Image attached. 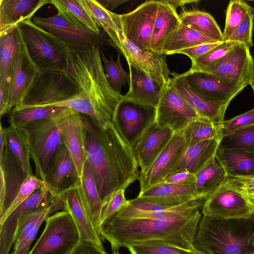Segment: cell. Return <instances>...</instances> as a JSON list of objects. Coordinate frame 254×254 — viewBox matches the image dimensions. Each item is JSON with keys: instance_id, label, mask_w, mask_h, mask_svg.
Here are the masks:
<instances>
[{"instance_id": "obj_15", "label": "cell", "mask_w": 254, "mask_h": 254, "mask_svg": "<svg viewBox=\"0 0 254 254\" xmlns=\"http://www.w3.org/2000/svg\"><path fill=\"white\" fill-rule=\"evenodd\" d=\"M17 48L15 54L9 100L10 111L19 106L40 72L31 59L26 44L17 27Z\"/></svg>"}, {"instance_id": "obj_50", "label": "cell", "mask_w": 254, "mask_h": 254, "mask_svg": "<svg viewBox=\"0 0 254 254\" xmlns=\"http://www.w3.org/2000/svg\"><path fill=\"white\" fill-rule=\"evenodd\" d=\"M133 254H204L184 251L161 244L147 242L131 246L127 248Z\"/></svg>"}, {"instance_id": "obj_22", "label": "cell", "mask_w": 254, "mask_h": 254, "mask_svg": "<svg viewBox=\"0 0 254 254\" xmlns=\"http://www.w3.org/2000/svg\"><path fill=\"white\" fill-rule=\"evenodd\" d=\"M64 210L72 216L79 233L80 241L93 243L104 248L102 239L97 231L85 204L79 181L60 195Z\"/></svg>"}, {"instance_id": "obj_9", "label": "cell", "mask_w": 254, "mask_h": 254, "mask_svg": "<svg viewBox=\"0 0 254 254\" xmlns=\"http://www.w3.org/2000/svg\"><path fill=\"white\" fill-rule=\"evenodd\" d=\"M107 35L108 43L124 56L128 66L141 71L162 87L169 81L171 73L165 55L141 50L125 36L122 30Z\"/></svg>"}, {"instance_id": "obj_33", "label": "cell", "mask_w": 254, "mask_h": 254, "mask_svg": "<svg viewBox=\"0 0 254 254\" xmlns=\"http://www.w3.org/2000/svg\"><path fill=\"white\" fill-rule=\"evenodd\" d=\"M227 173L215 155L195 174L194 186L201 200H205L224 183Z\"/></svg>"}, {"instance_id": "obj_54", "label": "cell", "mask_w": 254, "mask_h": 254, "mask_svg": "<svg viewBox=\"0 0 254 254\" xmlns=\"http://www.w3.org/2000/svg\"><path fill=\"white\" fill-rule=\"evenodd\" d=\"M223 41H218L200 44L190 48L181 50L179 51L177 54H184L189 57L191 60L206 54L210 51L216 48Z\"/></svg>"}, {"instance_id": "obj_11", "label": "cell", "mask_w": 254, "mask_h": 254, "mask_svg": "<svg viewBox=\"0 0 254 254\" xmlns=\"http://www.w3.org/2000/svg\"><path fill=\"white\" fill-rule=\"evenodd\" d=\"M155 119L156 108L124 99L116 112L113 125L131 147Z\"/></svg>"}, {"instance_id": "obj_19", "label": "cell", "mask_w": 254, "mask_h": 254, "mask_svg": "<svg viewBox=\"0 0 254 254\" xmlns=\"http://www.w3.org/2000/svg\"><path fill=\"white\" fill-rule=\"evenodd\" d=\"M187 145L183 136L174 134L169 143L151 165L140 172L138 179L140 191L160 183L169 174Z\"/></svg>"}, {"instance_id": "obj_25", "label": "cell", "mask_w": 254, "mask_h": 254, "mask_svg": "<svg viewBox=\"0 0 254 254\" xmlns=\"http://www.w3.org/2000/svg\"><path fill=\"white\" fill-rule=\"evenodd\" d=\"M137 197L165 206H174L199 199L194 184L160 183L139 192Z\"/></svg>"}, {"instance_id": "obj_42", "label": "cell", "mask_w": 254, "mask_h": 254, "mask_svg": "<svg viewBox=\"0 0 254 254\" xmlns=\"http://www.w3.org/2000/svg\"><path fill=\"white\" fill-rule=\"evenodd\" d=\"M187 144L196 143L209 139L220 141L222 139L217 125L211 121L199 117L190 122L180 133Z\"/></svg>"}, {"instance_id": "obj_8", "label": "cell", "mask_w": 254, "mask_h": 254, "mask_svg": "<svg viewBox=\"0 0 254 254\" xmlns=\"http://www.w3.org/2000/svg\"><path fill=\"white\" fill-rule=\"evenodd\" d=\"M45 222L41 236L28 254H70L80 241L70 213L65 210L56 212Z\"/></svg>"}, {"instance_id": "obj_55", "label": "cell", "mask_w": 254, "mask_h": 254, "mask_svg": "<svg viewBox=\"0 0 254 254\" xmlns=\"http://www.w3.org/2000/svg\"><path fill=\"white\" fill-rule=\"evenodd\" d=\"M51 213H47L44 215L39 221L38 223L26 237L20 246L16 250H13L11 254H27L29 253L31 245L34 241L38 231L43 222L46 219L51 215Z\"/></svg>"}, {"instance_id": "obj_60", "label": "cell", "mask_w": 254, "mask_h": 254, "mask_svg": "<svg viewBox=\"0 0 254 254\" xmlns=\"http://www.w3.org/2000/svg\"><path fill=\"white\" fill-rule=\"evenodd\" d=\"M251 86L252 87L253 92H254V68L253 81V83L251 85Z\"/></svg>"}, {"instance_id": "obj_37", "label": "cell", "mask_w": 254, "mask_h": 254, "mask_svg": "<svg viewBox=\"0 0 254 254\" xmlns=\"http://www.w3.org/2000/svg\"><path fill=\"white\" fill-rule=\"evenodd\" d=\"M79 184L89 214L99 233V216L102 199L100 196L93 173L86 160L82 174L79 178Z\"/></svg>"}, {"instance_id": "obj_51", "label": "cell", "mask_w": 254, "mask_h": 254, "mask_svg": "<svg viewBox=\"0 0 254 254\" xmlns=\"http://www.w3.org/2000/svg\"><path fill=\"white\" fill-rule=\"evenodd\" d=\"M254 10L248 12L228 40L243 44L251 49L253 46Z\"/></svg>"}, {"instance_id": "obj_18", "label": "cell", "mask_w": 254, "mask_h": 254, "mask_svg": "<svg viewBox=\"0 0 254 254\" xmlns=\"http://www.w3.org/2000/svg\"><path fill=\"white\" fill-rule=\"evenodd\" d=\"M182 74L195 91L213 101L227 106L248 85L213 74L187 72Z\"/></svg>"}, {"instance_id": "obj_27", "label": "cell", "mask_w": 254, "mask_h": 254, "mask_svg": "<svg viewBox=\"0 0 254 254\" xmlns=\"http://www.w3.org/2000/svg\"><path fill=\"white\" fill-rule=\"evenodd\" d=\"M203 202V200H194L177 206H165L151 203L136 197L129 200L128 205L113 217L121 220L158 218L199 208L202 206Z\"/></svg>"}, {"instance_id": "obj_38", "label": "cell", "mask_w": 254, "mask_h": 254, "mask_svg": "<svg viewBox=\"0 0 254 254\" xmlns=\"http://www.w3.org/2000/svg\"><path fill=\"white\" fill-rule=\"evenodd\" d=\"M74 111L63 107H33L24 109H12L7 114L10 125L21 128L29 124L55 118Z\"/></svg>"}, {"instance_id": "obj_56", "label": "cell", "mask_w": 254, "mask_h": 254, "mask_svg": "<svg viewBox=\"0 0 254 254\" xmlns=\"http://www.w3.org/2000/svg\"><path fill=\"white\" fill-rule=\"evenodd\" d=\"M70 254H108L104 248L86 241H80Z\"/></svg>"}, {"instance_id": "obj_61", "label": "cell", "mask_w": 254, "mask_h": 254, "mask_svg": "<svg viewBox=\"0 0 254 254\" xmlns=\"http://www.w3.org/2000/svg\"><path fill=\"white\" fill-rule=\"evenodd\" d=\"M112 254H120L119 251H113Z\"/></svg>"}, {"instance_id": "obj_28", "label": "cell", "mask_w": 254, "mask_h": 254, "mask_svg": "<svg viewBox=\"0 0 254 254\" xmlns=\"http://www.w3.org/2000/svg\"><path fill=\"white\" fill-rule=\"evenodd\" d=\"M0 115L9 112L13 61L17 48L16 29L12 32L0 37Z\"/></svg>"}, {"instance_id": "obj_57", "label": "cell", "mask_w": 254, "mask_h": 254, "mask_svg": "<svg viewBox=\"0 0 254 254\" xmlns=\"http://www.w3.org/2000/svg\"><path fill=\"white\" fill-rule=\"evenodd\" d=\"M104 7L111 11L116 7L126 2V0H98Z\"/></svg>"}, {"instance_id": "obj_35", "label": "cell", "mask_w": 254, "mask_h": 254, "mask_svg": "<svg viewBox=\"0 0 254 254\" xmlns=\"http://www.w3.org/2000/svg\"><path fill=\"white\" fill-rule=\"evenodd\" d=\"M58 14L69 24L97 33L102 31L80 4L78 0H50Z\"/></svg>"}, {"instance_id": "obj_20", "label": "cell", "mask_w": 254, "mask_h": 254, "mask_svg": "<svg viewBox=\"0 0 254 254\" xmlns=\"http://www.w3.org/2000/svg\"><path fill=\"white\" fill-rule=\"evenodd\" d=\"M174 133L169 128L152 123L131 147L140 172L145 171L164 149Z\"/></svg>"}, {"instance_id": "obj_24", "label": "cell", "mask_w": 254, "mask_h": 254, "mask_svg": "<svg viewBox=\"0 0 254 254\" xmlns=\"http://www.w3.org/2000/svg\"><path fill=\"white\" fill-rule=\"evenodd\" d=\"M79 176L75 164L67 149L62 143L48 170L44 182L54 196H59L75 185Z\"/></svg>"}, {"instance_id": "obj_58", "label": "cell", "mask_w": 254, "mask_h": 254, "mask_svg": "<svg viewBox=\"0 0 254 254\" xmlns=\"http://www.w3.org/2000/svg\"><path fill=\"white\" fill-rule=\"evenodd\" d=\"M5 146V137L3 132V127L1 124L0 126V158L2 156L3 152Z\"/></svg>"}, {"instance_id": "obj_5", "label": "cell", "mask_w": 254, "mask_h": 254, "mask_svg": "<svg viewBox=\"0 0 254 254\" xmlns=\"http://www.w3.org/2000/svg\"><path fill=\"white\" fill-rule=\"evenodd\" d=\"M74 111L29 124L21 128L26 135L36 176L44 181L52 161L63 143V127L74 120Z\"/></svg>"}, {"instance_id": "obj_45", "label": "cell", "mask_w": 254, "mask_h": 254, "mask_svg": "<svg viewBox=\"0 0 254 254\" xmlns=\"http://www.w3.org/2000/svg\"><path fill=\"white\" fill-rule=\"evenodd\" d=\"M241 43L230 40L223 41L206 54L191 60V65L188 73H194L210 66L225 57Z\"/></svg>"}, {"instance_id": "obj_1", "label": "cell", "mask_w": 254, "mask_h": 254, "mask_svg": "<svg viewBox=\"0 0 254 254\" xmlns=\"http://www.w3.org/2000/svg\"><path fill=\"white\" fill-rule=\"evenodd\" d=\"M64 68L77 83L78 94L68 100L41 107L67 108L86 116L103 127L113 124L124 95L115 90L106 78L100 47L93 46L82 51L70 50Z\"/></svg>"}, {"instance_id": "obj_34", "label": "cell", "mask_w": 254, "mask_h": 254, "mask_svg": "<svg viewBox=\"0 0 254 254\" xmlns=\"http://www.w3.org/2000/svg\"><path fill=\"white\" fill-rule=\"evenodd\" d=\"M215 156L224 167L227 176L254 174V151L224 149L218 147Z\"/></svg>"}, {"instance_id": "obj_16", "label": "cell", "mask_w": 254, "mask_h": 254, "mask_svg": "<svg viewBox=\"0 0 254 254\" xmlns=\"http://www.w3.org/2000/svg\"><path fill=\"white\" fill-rule=\"evenodd\" d=\"M201 212L218 219H242L254 216V208L244 196L222 185L204 200Z\"/></svg>"}, {"instance_id": "obj_40", "label": "cell", "mask_w": 254, "mask_h": 254, "mask_svg": "<svg viewBox=\"0 0 254 254\" xmlns=\"http://www.w3.org/2000/svg\"><path fill=\"white\" fill-rule=\"evenodd\" d=\"M3 132L5 143L14 157L27 174H33L29 145L23 130L9 125L7 127H3Z\"/></svg>"}, {"instance_id": "obj_26", "label": "cell", "mask_w": 254, "mask_h": 254, "mask_svg": "<svg viewBox=\"0 0 254 254\" xmlns=\"http://www.w3.org/2000/svg\"><path fill=\"white\" fill-rule=\"evenodd\" d=\"M50 0H0V37L13 32L19 24L32 19Z\"/></svg>"}, {"instance_id": "obj_4", "label": "cell", "mask_w": 254, "mask_h": 254, "mask_svg": "<svg viewBox=\"0 0 254 254\" xmlns=\"http://www.w3.org/2000/svg\"><path fill=\"white\" fill-rule=\"evenodd\" d=\"M193 244L204 254H254V216L222 219L202 215Z\"/></svg>"}, {"instance_id": "obj_3", "label": "cell", "mask_w": 254, "mask_h": 254, "mask_svg": "<svg viewBox=\"0 0 254 254\" xmlns=\"http://www.w3.org/2000/svg\"><path fill=\"white\" fill-rule=\"evenodd\" d=\"M84 124L86 161L102 200L138 180V165L113 124L101 127L88 117Z\"/></svg>"}, {"instance_id": "obj_31", "label": "cell", "mask_w": 254, "mask_h": 254, "mask_svg": "<svg viewBox=\"0 0 254 254\" xmlns=\"http://www.w3.org/2000/svg\"><path fill=\"white\" fill-rule=\"evenodd\" d=\"M219 143V140L209 139L194 144H187L170 173L186 170L196 174L215 155Z\"/></svg>"}, {"instance_id": "obj_52", "label": "cell", "mask_w": 254, "mask_h": 254, "mask_svg": "<svg viewBox=\"0 0 254 254\" xmlns=\"http://www.w3.org/2000/svg\"><path fill=\"white\" fill-rule=\"evenodd\" d=\"M223 185L244 197L254 196V174L227 176Z\"/></svg>"}, {"instance_id": "obj_7", "label": "cell", "mask_w": 254, "mask_h": 254, "mask_svg": "<svg viewBox=\"0 0 254 254\" xmlns=\"http://www.w3.org/2000/svg\"><path fill=\"white\" fill-rule=\"evenodd\" d=\"M78 94V85L65 69L40 71L22 103L13 109H24L68 100Z\"/></svg>"}, {"instance_id": "obj_43", "label": "cell", "mask_w": 254, "mask_h": 254, "mask_svg": "<svg viewBox=\"0 0 254 254\" xmlns=\"http://www.w3.org/2000/svg\"><path fill=\"white\" fill-rule=\"evenodd\" d=\"M254 8L242 0H230L226 11L225 24L223 41H227L243 21L246 14Z\"/></svg>"}, {"instance_id": "obj_62", "label": "cell", "mask_w": 254, "mask_h": 254, "mask_svg": "<svg viewBox=\"0 0 254 254\" xmlns=\"http://www.w3.org/2000/svg\"></svg>"}, {"instance_id": "obj_29", "label": "cell", "mask_w": 254, "mask_h": 254, "mask_svg": "<svg viewBox=\"0 0 254 254\" xmlns=\"http://www.w3.org/2000/svg\"><path fill=\"white\" fill-rule=\"evenodd\" d=\"M177 7L170 0H159L158 9L150 40V51L163 54L168 37L181 24Z\"/></svg>"}, {"instance_id": "obj_48", "label": "cell", "mask_w": 254, "mask_h": 254, "mask_svg": "<svg viewBox=\"0 0 254 254\" xmlns=\"http://www.w3.org/2000/svg\"><path fill=\"white\" fill-rule=\"evenodd\" d=\"M45 186L44 182L33 174H29L21 185L19 191L11 205L3 216L0 218V223L19 205L23 202L35 190Z\"/></svg>"}, {"instance_id": "obj_13", "label": "cell", "mask_w": 254, "mask_h": 254, "mask_svg": "<svg viewBox=\"0 0 254 254\" xmlns=\"http://www.w3.org/2000/svg\"><path fill=\"white\" fill-rule=\"evenodd\" d=\"M200 117L174 89L169 81L162 88L156 108L155 121L175 133L182 131L190 122Z\"/></svg>"}, {"instance_id": "obj_12", "label": "cell", "mask_w": 254, "mask_h": 254, "mask_svg": "<svg viewBox=\"0 0 254 254\" xmlns=\"http://www.w3.org/2000/svg\"><path fill=\"white\" fill-rule=\"evenodd\" d=\"M159 0H147L127 13L120 14L125 36L142 51H150V40Z\"/></svg>"}, {"instance_id": "obj_36", "label": "cell", "mask_w": 254, "mask_h": 254, "mask_svg": "<svg viewBox=\"0 0 254 254\" xmlns=\"http://www.w3.org/2000/svg\"><path fill=\"white\" fill-rule=\"evenodd\" d=\"M215 42L218 41L181 23L166 40L162 53L165 56L177 54L184 49Z\"/></svg>"}, {"instance_id": "obj_6", "label": "cell", "mask_w": 254, "mask_h": 254, "mask_svg": "<svg viewBox=\"0 0 254 254\" xmlns=\"http://www.w3.org/2000/svg\"><path fill=\"white\" fill-rule=\"evenodd\" d=\"M29 55L40 71L64 69L69 49L58 37L27 20L17 26Z\"/></svg>"}, {"instance_id": "obj_41", "label": "cell", "mask_w": 254, "mask_h": 254, "mask_svg": "<svg viewBox=\"0 0 254 254\" xmlns=\"http://www.w3.org/2000/svg\"><path fill=\"white\" fill-rule=\"evenodd\" d=\"M78 1L106 34L118 33L122 30L120 14L108 10L98 0H78Z\"/></svg>"}, {"instance_id": "obj_14", "label": "cell", "mask_w": 254, "mask_h": 254, "mask_svg": "<svg viewBox=\"0 0 254 254\" xmlns=\"http://www.w3.org/2000/svg\"><path fill=\"white\" fill-rule=\"evenodd\" d=\"M55 197L44 186L35 190L0 223V254H9L23 220L30 214L49 207Z\"/></svg>"}, {"instance_id": "obj_49", "label": "cell", "mask_w": 254, "mask_h": 254, "mask_svg": "<svg viewBox=\"0 0 254 254\" xmlns=\"http://www.w3.org/2000/svg\"><path fill=\"white\" fill-rule=\"evenodd\" d=\"M222 138L239 129L254 125V109L216 124Z\"/></svg>"}, {"instance_id": "obj_21", "label": "cell", "mask_w": 254, "mask_h": 254, "mask_svg": "<svg viewBox=\"0 0 254 254\" xmlns=\"http://www.w3.org/2000/svg\"><path fill=\"white\" fill-rule=\"evenodd\" d=\"M28 175L5 143L0 158V218L11 205Z\"/></svg>"}, {"instance_id": "obj_30", "label": "cell", "mask_w": 254, "mask_h": 254, "mask_svg": "<svg viewBox=\"0 0 254 254\" xmlns=\"http://www.w3.org/2000/svg\"><path fill=\"white\" fill-rule=\"evenodd\" d=\"M128 68L129 89L124 99L156 108L163 87L139 69L131 66H128Z\"/></svg>"}, {"instance_id": "obj_17", "label": "cell", "mask_w": 254, "mask_h": 254, "mask_svg": "<svg viewBox=\"0 0 254 254\" xmlns=\"http://www.w3.org/2000/svg\"><path fill=\"white\" fill-rule=\"evenodd\" d=\"M254 68V59L250 48L240 44L223 58L196 72L235 80L251 86L253 81Z\"/></svg>"}, {"instance_id": "obj_59", "label": "cell", "mask_w": 254, "mask_h": 254, "mask_svg": "<svg viewBox=\"0 0 254 254\" xmlns=\"http://www.w3.org/2000/svg\"><path fill=\"white\" fill-rule=\"evenodd\" d=\"M250 205L254 208V196L244 197Z\"/></svg>"}, {"instance_id": "obj_10", "label": "cell", "mask_w": 254, "mask_h": 254, "mask_svg": "<svg viewBox=\"0 0 254 254\" xmlns=\"http://www.w3.org/2000/svg\"><path fill=\"white\" fill-rule=\"evenodd\" d=\"M32 21L64 42L70 50L82 51L93 46L101 47L108 43L107 34L78 28L67 22L58 13L44 17L34 16Z\"/></svg>"}, {"instance_id": "obj_47", "label": "cell", "mask_w": 254, "mask_h": 254, "mask_svg": "<svg viewBox=\"0 0 254 254\" xmlns=\"http://www.w3.org/2000/svg\"><path fill=\"white\" fill-rule=\"evenodd\" d=\"M125 190H118L102 200L99 216L100 226L128 205L129 200L126 198Z\"/></svg>"}, {"instance_id": "obj_39", "label": "cell", "mask_w": 254, "mask_h": 254, "mask_svg": "<svg viewBox=\"0 0 254 254\" xmlns=\"http://www.w3.org/2000/svg\"><path fill=\"white\" fill-rule=\"evenodd\" d=\"M180 22L216 41H223V32L213 16L199 10H185L179 14Z\"/></svg>"}, {"instance_id": "obj_53", "label": "cell", "mask_w": 254, "mask_h": 254, "mask_svg": "<svg viewBox=\"0 0 254 254\" xmlns=\"http://www.w3.org/2000/svg\"><path fill=\"white\" fill-rule=\"evenodd\" d=\"M195 179V174L181 170L168 174L160 183L190 185L194 184Z\"/></svg>"}, {"instance_id": "obj_44", "label": "cell", "mask_w": 254, "mask_h": 254, "mask_svg": "<svg viewBox=\"0 0 254 254\" xmlns=\"http://www.w3.org/2000/svg\"><path fill=\"white\" fill-rule=\"evenodd\" d=\"M120 54H118L117 60L115 61L112 57L108 59L103 50H101V57L106 78L112 87L121 93L123 86L129 84V73L126 72L121 63Z\"/></svg>"}, {"instance_id": "obj_32", "label": "cell", "mask_w": 254, "mask_h": 254, "mask_svg": "<svg viewBox=\"0 0 254 254\" xmlns=\"http://www.w3.org/2000/svg\"><path fill=\"white\" fill-rule=\"evenodd\" d=\"M62 137L63 144L73 160L80 178L86 160L85 127L82 114L79 113L74 120L63 127Z\"/></svg>"}, {"instance_id": "obj_46", "label": "cell", "mask_w": 254, "mask_h": 254, "mask_svg": "<svg viewBox=\"0 0 254 254\" xmlns=\"http://www.w3.org/2000/svg\"><path fill=\"white\" fill-rule=\"evenodd\" d=\"M219 147L254 151V125L224 136L220 141Z\"/></svg>"}, {"instance_id": "obj_23", "label": "cell", "mask_w": 254, "mask_h": 254, "mask_svg": "<svg viewBox=\"0 0 254 254\" xmlns=\"http://www.w3.org/2000/svg\"><path fill=\"white\" fill-rule=\"evenodd\" d=\"M169 82L176 92L202 118L216 124L223 122L228 106L213 101L193 89L182 74L171 73Z\"/></svg>"}, {"instance_id": "obj_2", "label": "cell", "mask_w": 254, "mask_h": 254, "mask_svg": "<svg viewBox=\"0 0 254 254\" xmlns=\"http://www.w3.org/2000/svg\"><path fill=\"white\" fill-rule=\"evenodd\" d=\"M201 216L199 208H195L150 219L121 220L112 217L100 226L99 234L110 243L113 251L153 242L202 253L193 244Z\"/></svg>"}]
</instances>
